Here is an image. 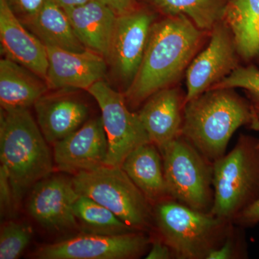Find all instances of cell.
I'll use <instances>...</instances> for the list:
<instances>
[{
	"label": "cell",
	"instance_id": "obj_1",
	"mask_svg": "<svg viewBox=\"0 0 259 259\" xmlns=\"http://www.w3.org/2000/svg\"><path fill=\"white\" fill-rule=\"evenodd\" d=\"M202 33L190 18L171 15L153 23L139 71L125 94L136 107L180 78L197 51Z\"/></svg>",
	"mask_w": 259,
	"mask_h": 259
},
{
	"label": "cell",
	"instance_id": "obj_2",
	"mask_svg": "<svg viewBox=\"0 0 259 259\" xmlns=\"http://www.w3.org/2000/svg\"><path fill=\"white\" fill-rule=\"evenodd\" d=\"M255 116L253 104L232 89L209 90L185 104L182 135L214 162L226 154L237 130L251 125Z\"/></svg>",
	"mask_w": 259,
	"mask_h": 259
},
{
	"label": "cell",
	"instance_id": "obj_3",
	"mask_svg": "<svg viewBox=\"0 0 259 259\" xmlns=\"http://www.w3.org/2000/svg\"><path fill=\"white\" fill-rule=\"evenodd\" d=\"M47 141L28 109H1L0 158L8 172L15 203L53 171Z\"/></svg>",
	"mask_w": 259,
	"mask_h": 259
},
{
	"label": "cell",
	"instance_id": "obj_4",
	"mask_svg": "<svg viewBox=\"0 0 259 259\" xmlns=\"http://www.w3.org/2000/svg\"><path fill=\"white\" fill-rule=\"evenodd\" d=\"M153 210L158 236L177 258H207L223 244L232 223L171 199L155 204Z\"/></svg>",
	"mask_w": 259,
	"mask_h": 259
},
{
	"label": "cell",
	"instance_id": "obj_5",
	"mask_svg": "<svg viewBox=\"0 0 259 259\" xmlns=\"http://www.w3.org/2000/svg\"><path fill=\"white\" fill-rule=\"evenodd\" d=\"M210 213L233 223L259 198V139L242 134L228 154L213 162Z\"/></svg>",
	"mask_w": 259,
	"mask_h": 259
},
{
	"label": "cell",
	"instance_id": "obj_6",
	"mask_svg": "<svg viewBox=\"0 0 259 259\" xmlns=\"http://www.w3.org/2000/svg\"><path fill=\"white\" fill-rule=\"evenodd\" d=\"M72 182L78 194L105 206L135 231H148L154 223L152 203L121 167L81 171Z\"/></svg>",
	"mask_w": 259,
	"mask_h": 259
},
{
	"label": "cell",
	"instance_id": "obj_7",
	"mask_svg": "<svg viewBox=\"0 0 259 259\" xmlns=\"http://www.w3.org/2000/svg\"><path fill=\"white\" fill-rule=\"evenodd\" d=\"M160 151L170 198L196 210L210 212L214 203L213 162L182 135Z\"/></svg>",
	"mask_w": 259,
	"mask_h": 259
},
{
	"label": "cell",
	"instance_id": "obj_8",
	"mask_svg": "<svg viewBox=\"0 0 259 259\" xmlns=\"http://www.w3.org/2000/svg\"><path fill=\"white\" fill-rule=\"evenodd\" d=\"M87 91L101 110L108 143L105 165L121 167L134 150L151 142L149 136L139 114L130 111L125 95L112 89L106 81L100 80Z\"/></svg>",
	"mask_w": 259,
	"mask_h": 259
},
{
	"label": "cell",
	"instance_id": "obj_9",
	"mask_svg": "<svg viewBox=\"0 0 259 259\" xmlns=\"http://www.w3.org/2000/svg\"><path fill=\"white\" fill-rule=\"evenodd\" d=\"M151 240L143 232L117 236L83 233L44 245L35 251L38 259H131L147 250Z\"/></svg>",
	"mask_w": 259,
	"mask_h": 259
},
{
	"label": "cell",
	"instance_id": "obj_10",
	"mask_svg": "<svg viewBox=\"0 0 259 259\" xmlns=\"http://www.w3.org/2000/svg\"><path fill=\"white\" fill-rule=\"evenodd\" d=\"M153 18L152 14L141 10L117 15L106 60L116 76L127 87L142 62Z\"/></svg>",
	"mask_w": 259,
	"mask_h": 259
},
{
	"label": "cell",
	"instance_id": "obj_11",
	"mask_svg": "<svg viewBox=\"0 0 259 259\" xmlns=\"http://www.w3.org/2000/svg\"><path fill=\"white\" fill-rule=\"evenodd\" d=\"M238 51L231 30L226 24L212 28L208 46L189 66L185 105L210 90L238 67Z\"/></svg>",
	"mask_w": 259,
	"mask_h": 259
},
{
	"label": "cell",
	"instance_id": "obj_12",
	"mask_svg": "<svg viewBox=\"0 0 259 259\" xmlns=\"http://www.w3.org/2000/svg\"><path fill=\"white\" fill-rule=\"evenodd\" d=\"M78 196L72 179L51 175L32 187L27 205L28 212L48 231L79 229L73 212Z\"/></svg>",
	"mask_w": 259,
	"mask_h": 259
},
{
	"label": "cell",
	"instance_id": "obj_13",
	"mask_svg": "<svg viewBox=\"0 0 259 259\" xmlns=\"http://www.w3.org/2000/svg\"><path fill=\"white\" fill-rule=\"evenodd\" d=\"M54 146V161L61 171L74 175L104 166L108 143L101 117L87 121Z\"/></svg>",
	"mask_w": 259,
	"mask_h": 259
},
{
	"label": "cell",
	"instance_id": "obj_14",
	"mask_svg": "<svg viewBox=\"0 0 259 259\" xmlns=\"http://www.w3.org/2000/svg\"><path fill=\"white\" fill-rule=\"evenodd\" d=\"M47 81L51 90H88L103 79L107 71V60L90 50L75 52L47 47Z\"/></svg>",
	"mask_w": 259,
	"mask_h": 259
},
{
	"label": "cell",
	"instance_id": "obj_15",
	"mask_svg": "<svg viewBox=\"0 0 259 259\" xmlns=\"http://www.w3.org/2000/svg\"><path fill=\"white\" fill-rule=\"evenodd\" d=\"M0 44L5 58L47 79V47L17 18L6 0H0Z\"/></svg>",
	"mask_w": 259,
	"mask_h": 259
},
{
	"label": "cell",
	"instance_id": "obj_16",
	"mask_svg": "<svg viewBox=\"0 0 259 259\" xmlns=\"http://www.w3.org/2000/svg\"><path fill=\"white\" fill-rule=\"evenodd\" d=\"M37 125L48 143L55 144L87 122L89 107L66 93L42 95L35 105Z\"/></svg>",
	"mask_w": 259,
	"mask_h": 259
},
{
	"label": "cell",
	"instance_id": "obj_17",
	"mask_svg": "<svg viewBox=\"0 0 259 259\" xmlns=\"http://www.w3.org/2000/svg\"><path fill=\"white\" fill-rule=\"evenodd\" d=\"M182 107H185V101L179 90L166 88L148 98L138 112L151 143L159 150L182 135Z\"/></svg>",
	"mask_w": 259,
	"mask_h": 259
},
{
	"label": "cell",
	"instance_id": "obj_18",
	"mask_svg": "<svg viewBox=\"0 0 259 259\" xmlns=\"http://www.w3.org/2000/svg\"><path fill=\"white\" fill-rule=\"evenodd\" d=\"M64 10L84 47L107 59L117 17L114 10L101 0Z\"/></svg>",
	"mask_w": 259,
	"mask_h": 259
},
{
	"label": "cell",
	"instance_id": "obj_19",
	"mask_svg": "<svg viewBox=\"0 0 259 259\" xmlns=\"http://www.w3.org/2000/svg\"><path fill=\"white\" fill-rule=\"evenodd\" d=\"M121 168L152 204L171 199L167 190L161 153L153 143L141 145L134 150Z\"/></svg>",
	"mask_w": 259,
	"mask_h": 259
},
{
	"label": "cell",
	"instance_id": "obj_20",
	"mask_svg": "<svg viewBox=\"0 0 259 259\" xmlns=\"http://www.w3.org/2000/svg\"><path fill=\"white\" fill-rule=\"evenodd\" d=\"M45 79L10 60L0 61V104L1 109H28L47 93Z\"/></svg>",
	"mask_w": 259,
	"mask_h": 259
},
{
	"label": "cell",
	"instance_id": "obj_21",
	"mask_svg": "<svg viewBox=\"0 0 259 259\" xmlns=\"http://www.w3.org/2000/svg\"><path fill=\"white\" fill-rule=\"evenodd\" d=\"M222 19L231 30L238 56L259 59V0H230Z\"/></svg>",
	"mask_w": 259,
	"mask_h": 259
},
{
	"label": "cell",
	"instance_id": "obj_22",
	"mask_svg": "<svg viewBox=\"0 0 259 259\" xmlns=\"http://www.w3.org/2000/svg\"><path fill=\"white\" fill-rule=\"evenodd\" d=\"M26 27L46 47L75 52L88 50L74 32L66 12L54 0H47L37 16Z\"/></svg>",
	"mask_w": 259,
	"mask_h": 259
},
{
	"label": "cell",
	"instance_id": "obj_23",
	"mask_svg": "<svg viewBox=\"0 0 259 259\" xmlns=\"http://www.w3.org/2000/svg\"><path fill=\"white\" fill-rule=\"evenodd\" d=\"M73 212L83 233L117 236L136 232L111 210L82 194L75 201Z\"/></svg>",
	"mask_w": 259,
	"mask_h": 259
},
{
	"label": "cell",
	"instance_id": "obj_24",
	"mask_svg": "<svg viewBox=\"0 0 259 259\" xmlns=\"http://www.w3.org/2000/svg\"><path fill=\"white\" fill-rule=\"evenodd\" d=\"M168 15H183L201 30H211L222 19L224 7L221 0H151Z\"/></svg>",
	"mask_w": 259,
	"mask_h": 259
},
{
	"label": "cell",
	"instance_id": "obj_25",
	"mask_svg": "<svg viewBox=\"0 0 259 259\" xmlns=\"http://www.w3.org/2000/svg\"><path fill=\"white\" fill-rule=\"evenodd\" d=\"M32 228L27 223L8 221L0 232V259L18 258L32 240Z\"/></svg>",
	"mask_w": 259,
	"mask_h": 259
},
{
	"label": "cell",
	"instance_id": "obj_26",
	"mask_svg": "<svg viewBox=\"0 0 259 259\" xmlns=\"http://www.w3.org/2000/svg\"><path fill=\"white\" fill-rule=\"evenodd\" d=\"M233 88L243 89L253 99V104H259L258 68L253 65L238 66L228 76L215 83L210 90Z\"/></svg>",
	"mask_w": 259,
	"mask_h": 259
},
{
	"label": "cell",
	"instance_id": "obj_27",
	"mask_svg": "<svg viewBox=\"0 0 259 259\" xmlns=\"http://www.w3.org/2000/svg\"><path fill=\"white\" fill-rule=\"evenodd\" d=\"M239 231L235 229L234 223H232L223 244L212 250L206 259L241 258L245 255Z\"/></svg>",
	"mask_w": 259,
	"mask_h": 259
},
{
	"label": "cell",
	"instance_id": "obj_28",
	"mask_svg": "<svg viewBox=\"0 0 259 259\" xmlns=\"http://www.w3.org/2000/svg\"><path fill=\"white\" fill-rule=\"evenodd\" d=\"M46 1L47 0H6L10 9L25 26L37 16Z\"/></svg>",
	"mask_w": 259,
	"mask_h": 259
},
{
	"label": "cell",
	"instance_id": "obj_29",
	"mask_svg": "<svg viewBox=\"0 0 259 259\" xmlns=\"http://www.w3.org/2000/svg\"><path fill=\"white\" fill-rule=\"evenodd\" d=\"M15 203L13 188L8 172L3 165L0 166V210L2 218L11 217L15 214Z\"/></svg>",
	"mask_w": 259,
	"mask_h": 259
},
{
	"label": "cell",
	"instance_id": "obj_30",
	"mask_svg": "<svg viewBox=\"0 0 259 259\" xmlns=\"http://www.w3.org/2000/svg\"><path fill=\"white\" fill-rule=\"evenodd\" d=\"M250 128L259 132V118L255 115L253 122L250 126ZM233 223L243 227L253 226L259 223V198L249 206L243 212L241 213L234 220Z\"/></svg>",
	"mask_w": 259,
	"mask_h": 259
},
{
	"label": "cell",
	"instance_id": "obj_31",
	"mask_svg": "<svg viewBox=\"0 0 259 259\" xmlns=\"http://www.w3.org/2000/svg\"><path fill=\"white\" fill-rule=\"evenodd\" d=\"M151 243L152 246L146 255V259H170L175 256L171 248L162 240L161 237L155 238Z\"/></svg>",
	"mask_w": 259,
	"mask_h": 259
},
{
	"label": "cell",
	"instance_id": "obj_32",
	"mask_svg": "<svg viewBox=\"0 0 259 259\" xmlns=\"http://www.w3.org/2000/svg\"><path fill=\"white\" fill-rule=\"evenodd\" d=\"M117 15L125 14L135 9V0H102Z\"/></svg>",
	"mask_w": 259,
	"mask_h": 259
},
{
	"label": "cell",
	"instance_id": "obj_33",
	"mask_svg": "<svg viewBox=\"0 0 259 259\" xmlns=\"http://www.w3.org/2000/svg\"><path fill=\"white\" fill-rule=\"evenodd\" d=\"M54 1L63 9H66V8L79 6V5L85 4V3L93 1V0H54Z\"/></svg>",
	"mask_w": 259,
	"mask_h": 259
},
{
	"label": "cell",
	"instance_id": "obj_34",
	"mask_svg": "<svg viewBox=\"0 0 259 259\" xmlns=\"http://www.w3.org/2000/svg\"><path fill=\"white\" fill-rule=\"evenodd\" d=\"M253 107H254V110L255 112V114L258 116L259 118V104H253Z\"/></svg>",
	"mask_w": 259,
	"mask_h": 259
}]
</instances>
